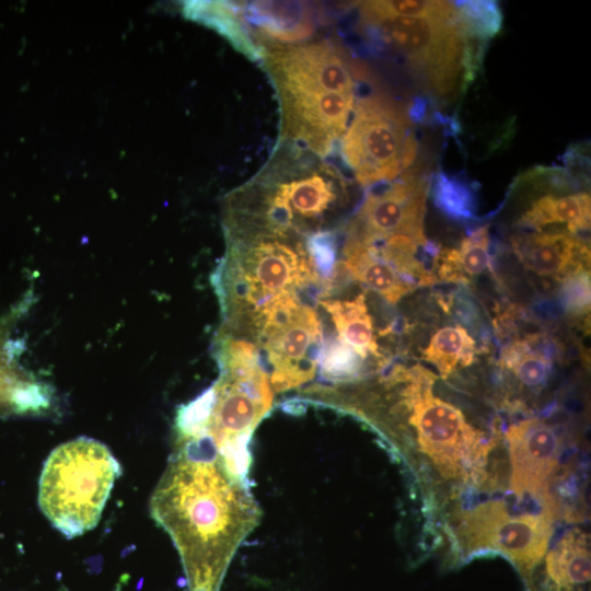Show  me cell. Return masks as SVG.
<instances>
[{"mask_svg":"<svg viewBox=\"0 0 591 591\" xmlns=\"http://www.w3.org/2000/svg\"><path fill=\"white\" fill-rule=\"evenodd\" d=\"M244 483L206 434H178L150 511L176 546L190 591H218L236 548L259 521Z\"/></svg>","mask_w":591,"mask_h":591,"instance_id":"obj_1","label":"cell"},{"mask_svg":"<svg viewBox=\"0 0 591 591\" xmlns=\"http://www.w3.org/2000/svg\"><path fill=\"white\" fill-rule=\"evenodd\" d=\"M263 50L280 104L281 141L327 157L356 106L357 72L348 55L329 39Z\"/></svg>","mask_w":591,"mask_h":591,"instance_id":"obj_2","label":"cell"},{"mask_svg":"<svg viewBox=\"0 0 591 591\" xmlns=\"http://www.w3.org/2000/svg\"><path fill=\"white\" fill-rule=\"evenodd\" d=\"M314 153L281 141L267 165L229 200L227 218L275 234L309 236L348 197V183Z\"/></svg>","mask_w":591,"mask_h":591,"instance_id":"obj_3","label":"cell"},{"mask_svg":"<svg viewBox=\"0 0 591 591\" xmlns=\"http://www.w3.org/2000/svg\"><path fill=\"white\" fill-rule=\"evenodd\" d=\"M358 31L373 49L389 53L407 66L427 93L444 99L474 79L482 46L475 48L456 16H403L383 10L378 1L360 2Z\"/></svg>","mask_w":591,"mask_h":591,"instance_id":"obj_4","label":"cell"},{"mask_svg":"<svg viewBox=\"0 0 591 591\" xmlns=\"http://www.w3.org/2000/svg\"><path fill=\"white\" fill-rule=\"evenodd\" d=\"M228 253L218 277L230 328L244 326L275 297L311 287L323 291L298 235L227 227Z\"/></svg>","mask_w":591,"mask_h":591,"instance_id":"obj_5","label":"cell"},{"mask_svg":"<svg viewBox=\"0 0 591 591\" xmlns=\"http://www.w3.org/2000/svg\"><path fill=\"white\" fill-rule=\"evenodd\" d=\"M436 380L420 364L397 366L387 378V382L398 386L393 408L406 417L414 447L428 457L441 477L476 482L485 476L491 443L457 407L433 394Z\"/></svg>","mask_w":591,"mask_h":591,"instance_id":"obj_6","label":"cell"},{"mask_svg":"<svg viewBox=\"0 0 591 591\" xmlns=\"http://www.w3.org/2000/svg\"><path fill=\"white\" fill-rule=\"evenodd\" d=\"M120 465L102 442L80 437L48 455L39 477L38 505L67 538L92 530L101 518Z\"/></svg>","mask_w":591,"mask_h":591,"instance_id":"obj_7","label":"cell"},{"mask_svg":"<svg viewBox=\"0 0 591 591\" xmlns=\"http://www.w3.org/2000/svg\"><path fill=\"white\" fill-rule=\"evenodd\" d=\"M417 151L414 123L401 103L381 93L356 102L339 153L361 186L396 179L413 164Z\"/></svg>","mask_w":591,"mask_h":591,"instance_id":"obj_8","label":"cell"},{"mask_svg":"<svg viewBox=\"0 0 591 591\" xmlns=\"http://www.w3.org/2000/svg\"><path fill=\"white\" fill-rule=\"evenodd\" d=\"M555 510L510 513L506 503L491 500L467 512L457 530L468 555L496 551L508 558L529 590L552 536Z\"/></svg>","mask_w":591,"mask_h":591,"instance_id":"obj_9","label":"cell"},{"mask_svg":"<svg viewBox=\"0 0 591 591\" xmlns=\"http://www.w3.org/2000/svg\"><path fill=\"white\" fill-rule=\"evenodd\" d=\"M430 181L417 169L407 170L385 188L367 194L347 227V239L363 244L397 234L428 243L424 232Z\"/></svg>","mask_w":591,"mask_h":591,"instance_id":"obj_10","label":"cell"},{"mask_svg":"<svg viewBox=\"0 0 591 591\" xmlns=\"http://www.w3.org/2000/svg\"><path fill=\"white\" fill-rule=\"evenodd\" d=\"M263 369L274 391H288L314 378L323 347L317 313L304 304L287 325L257 340Z\"/></svg>","mask_w":591,"mask_h":591,"instance_id":"obj_11","label":"cell"},{"mask_svg":"<svg viewBox=\"0 0 591 591\" xmlns=\"http://www.w3.org/2000/svg\"><path fill=\"white\" fill-rule=\"evenodd\" d=\"M510 487L518 498H532L555 510L549 485L560 459V439L540 418L511 424L506 431Z\"/></svg>","mask_w":591,"mask_h":591,"instance_id":"obj_12","label":"cell"},{"mask_svg":"<svg viewBox=\"0 0 591 591\" xmlns=\"http://www.w3.org/2000/svg\"><path fill=\"white\" fill-rule=\"evenodd\" d=\"M513 251L523 266L541 277L563 279L580 268H588L590 251L577 234L555 229L515 235Z\"/></svg>","mask_w":591,"mask_h":591,"instance_id":"obj_13","label":"cell"},{"mask_svg":"<svg viewBox=\"0 0 591 591\" xmlns=\"http://www.w3.org/2000/svg\"><path fill=\"white\" fill-rule=\"evenodd\" d=\"M245 24L253 26L260 47L292 45L305 40L315 30V13L304 2L258 1L239 4Z\"/></svg>","mask_w":591,"mask_h":591,"instance_id":"obj_14","label":"cell"},{"mask_svg":"<svg viewBox=\"0 0 591 591\" xmlns=\"http://www.w3.org/2000/svg\"><path fill=\"white\" fill-rule=\"evenodd\" d=\"M544 557L528 591L590 590V548L584 532L569 531Z\"/></svg>","mask_w":591,"mask_h":591,"instance_id":"obj_15","label":"cell"},{"mask_svg":"<svg viewBox=\"0 0 591 591\" xmlns=\"http://www.w3.org/2000/svg\"><path fill=\"white\" fill-rule=\"evenodd\" d=\"M50 391L18 363L5 324L0 322V416L40 415L50 407Z\"/></svg>","mask_w":591,"mask_h":591,"instance_id":"obj_16","label":"cell"},{"mask_svg":"<svg viewBox=\"0 0 591 591\" xmlns=\"http://www.w3.org/2000/svg\"><path fill=\"white\" fill-rule=\"evenodd\" d=\"M340 260L345 271L383 297L397 303L418 286L382 258L371 245L346 239Z\"/></svg>","mask_w":591,"mask_h":591,"instance_id":"obj_17","label":"cell"},{"mask_svg":"<svg viewBox=\"0 0 591 591\" xmlns=\"http://www.w3.org/2000/svg\"><path fill=\"white\" fill-rule=\"evenodd\" d=\"M591 199L587 192L565 195L547 193L534 201L521 215L518 223L526 229L544 231L551 225H563L577 234L590 229Z\"/></svg>","mask_w":591,"mask_h":591,"instance_id":"obj_18","label":"cell"},{"mask_svg":"<svg viewBox=\"0 0 591 591\" xmlns=\"http://www.w3.org/2000/svg\"><path fill=\"white\" fill-rule=\"evenodd\" d=\"M489 225L474 229L459 247H443L433 257L436 277L445 282L467 283L490 268Z\"/></svg>","mask_w":591,"mask_h":591,"instance_id":"obj_19","label":"cell"},{"mask_svg":"<svg viewBox=\"0 0 591 591\" xmlns=\"http://www.w3.org/2000/svg\"><path fill=\"white\" fill-rule=\"evenodd\" d=\"M320 303L331 315L338 339L350 346L362 359L369 355L382 357L364 293L351 300H321Z\"/></svg>","mask_w":591,"mask_h":591,"instance_id":"obj_20","label":"cell"},{"mask_svg":"<svg viewBox=\"0 0 591 591\" xmlns=\"http://www.w3.org/2000/svg\"><path fill=\"white\" fill-rule=\"evenodd\" d=\"M541 335L530 334L502 348L500 366L511 372L526 389L540 390L552 372V359L542 347Z\"/></svg>","mask_w":591,"mask_h":591,"instance_id":"obj_21","label":"cell"},{"mask_svg":"<svg viewBox=\"0 0 591 591\" xmlns=\"http://www.w3.org/2000/svg\"><path fill=\"white\" fill-rule=\"evenodd\" d=\"M475 354L473 337L464 327L455 325L438 329L421 350V358L433 364L442 379H447L457 368L472 364Z\"/></svg>","mask_w":591,"mask_h":591,"instance_id":"obj_22","label":"cell"},{"mask_svg":"<svg viewBox=\"0 0 591 591\" xmlns=\"http://www.w3.org/2000/svg\"><path fill=\"white\" fill-rule=\"evenodd\" d=\"M193 7H195L193 13L217 30L236 50L253 61L263 59L264 51L243 21L239 4L234 2H207Z\"/></svg>","mask_w":591,"mask_h":591,"instance_id":"obj_23","label":"cell"},{"mask_svg":"<svg viewBox=\"0 0 591 591\" xmlns=\"http://www.w3.org/2000/svg\"><path fill=\"white\" fill-rule=\"evenodd\" d=\"M430 185L433 202L445 216L460 221L474 217L475 196L465 179L440 170L433 175Z\"/></svg>","mask_w":591,"mask_h":591,"instance_id":"obj_24","label":"cell"},{"mask_svg":"<svg viewBox=\"0 0 591 591\" xmlns=\"http://www.w3.org/2000/svg\"><path fill=\"white\" fill-rule=\"evenodd\" d=\"M456 20L464 36L471 40H487L502 26V13L497 1H454Z\"/></svg>","mask_w":591,"mask_h":591,"instance_id":"obj_25","label":"cell"},{"mask_svg":"<svg viewBox=\"0 0 591 591\" xmlns=\"http://www.w3.org/2000/svg\"><path fill=\"white\" fill-rule=\"evenodd\" d=\"M362 358L338 338H327L320 355L322 376L329 382H350L360 373Z\"/></svg>","mask_w":591,"mask_h":591,"instance_id":"obj_26","label":"cell"},{"mask_svg":"<svg viewBox=\"0 0 591 591\" xmlns=\"http://www.w3.org/2000/svg\"><path fill=\"white\" fill-rule=\"evenodd\" d=\"M559 300L570 316H582L590 312V271L580 268L560 280Z\"/></svg>","mask_w":591,"mask_h":591,"instance_id":"obj_27","label":"cell"},{"mask_svg":"<svg viewBox=\"0 0 591 591\" xmlns=\"http://www.w3.org/2000/svg\"><path fill=\"white\" fill-rule=\"evenodd\" d=\"M378 4L390 13L403 16H434L442 19L456 16L455 7L450 1L395 0L378 1Z\"/></svg>","mask_w":591,"mask_h":591,"instance_id":"obj_28","label":"cell"}]
</instances>
